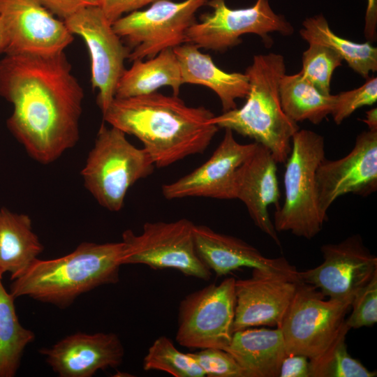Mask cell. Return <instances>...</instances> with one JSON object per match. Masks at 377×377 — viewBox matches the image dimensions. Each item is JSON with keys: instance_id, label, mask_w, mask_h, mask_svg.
Here are the masks:
<instances>
[{"instance_id": "7a4b0ae2", "label": "cell", "mask_w": 377, "mask_h": 377, "mask_svg": "<svg viewBox=\"0 0 377 377\" xmlns=\"http://www.w3.org/2000/svg\"><path fill=\"white\" fill-rule=\"evenodd\" d=\"M103 116L111 126L140 140L157 168L202 154L219 129L210 110L188 106L178 96L156 91L114 98Z\"/></svg>"}, {"instance_id": "9c48e42d", "label": "cell", "mask_w": 377, "mask_h": 377, "mask_svg": "<svg viewBox=\"0 0 377 377\" xmlns=\"http://www.w3.org/2000/svg\"><path fill=\"white\" fill-rule=\"evenodd\" d=\"M325 295L312 285L298 283L281 329L286 355L309 360L322 354L334 341L345 321L350 303Z\"/></svg>"}, {"instance_id": "2e32d148", "label": "cell", "mask_w": 377, "mask_h": 377, "mask_svg": "<svg viewBox=\"0 0 377 377\" xmlns=\"http://www.w3.org/2000/svg\"><path fill=\"white\" fill-rule=\"evenodd\" d=\"M257 144L239 143L233 131L226 128L223 140L210 158L190 173L163 185V195L167 200L188 197L235 199L237 171L253 154Z\"/></svg>"}, {"instance_id": "7c38bea8", "label": "cell", "mask_w": 377, "mask_h": 377, "mask_svg": "<svg viewBox=\"0 0 377 377\" xmlns=\"http://www.w3.org/2000/svg\"><path fill=\"white\" fill-rule=\"evenodd\" d=\"M68 30L84 40L91 59V82L98 90L102 113L115 96L131 50L114 31L100 6H86L64 20Z\"/></svg>"}, {"instance_id": "d4e9b609", "label": "cell", "mask_w": 377, "mask_h": 377, "mask_svg": "<svg viewBox=\"0 0 377 377\" xmlns=\"http://www.w3.org/2000/svg\"><path fill=\"white\" fill-rule=\"evenodd\" d=\"M302 25L300 34L304 40L332 49L362 77L367 79L371 72L376 71L377 48L370 42L357 43L337 36L322 14L306 18Z\"/></svg>"}, {"instance_id": "9a60e30c", "label": "cell", "mask_w": 377, "mask_h": 377, "mask_svg": "<svg viewBox=\"0 0 377 377\" xmlns=\"http://www.w3.org/2000/svg\"><path fill=\"white\" fill-rule=\"evenodd\" d=\"M8 45L5 54H53L64 52L73 34L37 0H0Z\"/></svg>"}, {"instance_id": "7402d4cb", "label": "cell", "mask_w": 377, "mask_h": 377, "mask_svg": "<svg viewBox=\"0 0 377 377\" xmlns=\"http://www.w3.org/2000/svg\"><path fill=\"white\" fill-rule=\"evenodd\" d=\"M242 367L246 377H279L287 355L280 328H246L232 333L225 350Z\"/></svg>"}, {"instance_id": "52a82bcc", "label": "cell", "mask_w": 377, "mask_h": 377, "mask_svg": "<svg viewBox=\"0 0 377 377\" xmlns=\"http://www.w3.org/2000/svg\"><path fill=\"white\" fill-rule=\"evenodd\" d=\"M209 0H157L112 24L115 33L131 50L128 59L152 58L160 52L186 43L187 30L197 22L195 14Z\"/></svg>"}, {"instance_id": "277c9868", "label": "cell", "mask_w": 377, "mask_h": 377, "mask_svg": "<svg viewBox=\"0 0 377 377\" xmlns=\"http://www.w3.org/2000/svg\"><path fill=\"white\" fill-rule=\"evenodd\" d=\"M286 71L282 55H255L245 71L249 82L246 103L240 108L214 116L212 121L219 128H229L265 146L276 163H286L293 136L299 130L297 123L286 114L281 105L279 88Z\"/></svg>"}, {"instance_id": "4dcf8cb0", "label": "cell", "mask_w": 377, "mask_h": 377, "mask_svg": "<svg viewBox=\"0 0 377 377\" xmlns=\"http://www.w3.org/2000/svg\"><path fill=\"white\" fill-rule=\"evenodd\" d=\"M377 101V78L371 77L358 88L335 95L331 112L335 124H340L361 107L371 105Z\"/></svg>"}, {"instance_id": "8992f818", "label": "cell", "mask_w": 377, "mask_h": 377, "mask_svg": "<svg viewBox=\"0 0 377 377\" xmlns=\"http://www.w3.org/2000/svg\"><path fill=\"white\" fill-rule=\"evenodd\" d=\"M155 168L146 151L132 145L125 133L102 124L81 175L86 188L100 205L119 212L128 189Z\"/></svg>"}, {"instance_id": "d6a6232c", "label": "cell", "mask_w": 377, "mask_h": 377, "mask_svg": "<svg viewBox=\"0 0 377 377\" xmlns=\"http://www.w3.org/2000/svg\"><path fill=\"white\" fill-rule=\"evenodd\" d=\"M352 312L346 320L350 329L370 327L377 322V273L353 297Z\"/></svg>"}, {"instance_id": "30bf717a", "label": "cell", "mask_w": 377, "mask_h": 377, "mask_svg": "<svg viewBox=\"0 0 377 377\" xmlns=\"http://www.w3.org/2000/svg\"><path fill=\"white\" fill-rule=\"evenodd\" d=\"M207 6L212 12L201 15L200 22L186 32V43L199 48L224 52L241 43L246 34L259 36L269 45L270 33L288 36L293 32L284 16L272 10L269 0H256L252 6L237 9L228 7L226 0H209Z\"/></svg>"}, {"instance_id": "8d00e7d4", "label": "cell", "mask_w": 377, "mask_h": 377, "mask_svg": "<svg viewBox=\"0 0 377 377\" xmlns=\"http://www.w3.org/2000/svg\"><path fill=\"white\" fill-rule=\"evenodd\" d=\"M377 0H367L364 33L369 42L376 38Z\"/></svg>"}, {"instance_id": "ffe728a7", "label": "cell", "mask_w": 377, "mask_h": 377, "mask_svg": "<svg viewBox=\"0 0 377 377\" xmlns=\"http://www.w3.org/2000/svg\"><path fill=\"white\" fill-rule=\"evenodd\" d=\"M276 163L270 151L258 143L253 154L237 171L235 199L245 205L254 224L281 246L268 212L271 205L276 209L280 206Z\"/></svg>"}, {"instance_id": "5b68a950", "label": "cell", "mask_w": 377, "mask_h": 377, "mask_svg": "<svg viewBox=\"0 0 377 377\" xmlns=\"http://www.w3.org/2000/svg\"><path fill=\"white\" fill-rule=\"evenodd\" d=\"M324 138L310 130H298L293 136L291 151L286 161L283 177L285 198L276 209V231L311 239L327 219L318 207L316 172L325 158Z\"/></svg>"}, {"instance_id": "44dd1931", "label": "cell", "mask_w": 377, "mask_h": 377, "mask_svg": "<svg viewBox=\"0 0 377 377\" xmlns=\"http://www.w3.org/2000/svg\"><path fill=\"white\" fill-rule=\"evenodd\" d=\"M184 84H200L212 89L219 98L223 112L237 108L236 100L246 98L249 91L246 73H228L219 68L209 54L185 43L174 49Z\"/></svg>"}, {"instance_id": "603a6c76", "label": "cell", "mask_w": 377, "mask_h": 377, "mask_svg": "<svg viewBox=\"0 0 377 377\" xmlns=\"http://www.w3.org/2000/svg\"><path fill=\"white\" fill-rule=\"evenodd\" d=\"M182 84L177 59L174 50L169 48L152 58L133 61L120 77L114 98L147 95L166 86L172 89L173 95L178 96Z\"/></svg>"}, {"instance_id": "3957f363", "label": "cell", "mask_w": 377, "mask_h": 377, "mask_svg": "<svg viewBox=\"0 0 377 377\" xmlns=\"http://www.w3.org/2000/svg\"><path fill=\"white\" fill-rule=\"evenodd\" d=\"M124 249L122 241L83 242L62 257L37 258L13 280L10 293L66 308L80 295L119 281Z\"/></svg>"}, {"instance_id": "6da1fadb", "label": "cell", "mask_w": 377, "mask_h": 377, "mask_svg": "<svg viewBox=\"0 0 377 377\" xmlns=\"http://www.w3.org/2000/svg\"><path fill=\"white\" fill-rule=\"evenodd\" d=\"M0 96L13 106L9 131L35 161L52 163L77 142L84 91L64 52L5 54Z\"/></svg>"}, {"instance_id": "cb8c5ba5", "label": "cell", "mask_w": 377, "mask_h": 377, "mask_svg": "<svg viewBox=\"0 0 377 377\" xmlns=\"http://www.w3.org/2000/svg\"><path fill=\"white\" fill-rule=\"evenodd\" d=\"M30 217L0 208V272L18 277L43 252Z\"/></svg>"}, {"instance_id": "d6986e66", "label": "cell", "mask_w": 377, "mask_h": 377, "mask_svg": "<svg viewBox=\"0 0 377 377\" xmlns=\"http://www.w3.org/2000/svg\"><path fill=\"white\" fill-rule=\"evenodd\" d=\"M193 235L199 258L219 276L241 267H249L286 275L302 281L300 272L283 257H265L242 239L217 232L203 225H195Z\"/></svg>"}, {"instance_id": "e0dca14e", "label": "cell", "mask_w": 377, "mask_h": 377, "mask_svg": "<svg viewBox=\"0 0 377 377\" xmlns=\"http://www.w3.org/2000/svg\"><path fill=\"white\" fill-rule=\"evenodd\" d=\"M299 282L258 269H253L249 279L235 280L232 332L263 325L279 327Z\"/></svg>"}, {"instance_id": "f35d334b", "label": "cell", "mask_w": 377, "mask_h": 377, "mask_svg": "<svg viewBox=\"0 0 377 377\" xmlns=\"http://www.w3.org/2000/svg\"><path fill=\"white\" fill-rule=\"evenodd\" d=\"M369 130L377 131V109L372 108L366 112V117L362 120Z\"/></svg>"}, {"instance_id": "74e56055", "label": "cell", "mask_w": 377, "mask_h": 377, "mask_svg": "<svg viewBox=\"0 0 377 377\" xmlns=\"http://www.w3.org/2000/svg\"><path fill=\"white\" fill-rule=\"evenodd\" d=\"M8 32L5 19L0 16V54H5L8 45Z\"/></svg>"}, {"instance_id": "f1b7e54d", "label": "cell", "mask_w": 377, "mask_h": 377, "mask_svg": "<svg viewBox=\"0 0 377 377\" xmlns=\"http://www.w3.org/2000/svg\"><path fill=\"white\" fill-rule=\"evenodd\" d=\"M145 371H161L175 377H204L203 370L188 355L179 350L165 336L158 337L143 359Z\"/></svg>"}, {"instance_id": "4316f807", "label": "cell", "mask_w": 377, "mask_h": 377, "mask_svg": "<svg viewBox=\"0 0 377 377\" xmlns=\"http://www.w3.org/2000/svg\"><path fill=\"white\" fill-rule=\"evenodd\" d=\"M0 272V377H13L19 369L25 348L34 341L35 334L20 323L15 297L6 291Z\"/></svg>"}, {"instance_id": "ba28073f", "label": "cell", "mask_w": 377, "mask_h": 377, "mask_svg": "<svg viewBox=\"0 0 377 377\" xmlns=\"http://www.w3.org/2000/svg\"><path fill=\"white\" fill-rule=\"evenodd\" d=\"M195 224L186 219L175 221L147 222L137 235L122 234V265L141 264L154 269H172L184 275L208 281L212 272L199 258L195 246Z\"/></svg>"}, {"instance_id": "e575fe53", "label": "cell", "mask_w": 377, "mask_h": 377, "mask_svg": "<svg viewBox=\"0 0 377 377\" xmlns=\"http://www.w3.org/2000/svg\"><path fill=\"white\" fill-rule=\"evenodd\" d=\"M54 15L66 20L89 6L100 5L101 0H37Z\"/></svg>"}, {"instance_id": "4fadbf2b", "label": "cell", "mask_w": 377, "mask_h": 377, "mask_svg": "<svg viewBox=\"0 0 377 377\" xmlns=\"http://www.w3.org/2000/svg\"><path fill=\"white\" fill-rule=\"evenodd\" d=\"M323 261L300 272V280L330 299L351 303L355 295L377 273V258L364 246L360 235L321 246Z\"/></svg>"}, {"instance_id": "836d02e7", "label": "cell", "mask_w": 377, "mask_h": 377, "mask_svg": "<svg viewBox=\"0 0 377 377\" xmlns=\"http://www.w3.org/2000/svg\"><path fill=\"white\" fill-rule=\"evenodd\" d=\"M157 0H101L100 7L112 24L124 14L140 9Z\"/></svg>"}, {"instance_id": "1f68e13d", "label": "cell", "mask_w": 377, "mask_h": 377, "mask_svg": "<svg viewBox=\"0 0 377 377\" xmlns=\"http://www.w3.org/2000/svg\"><path fill=\"white\" fill-rule=\"evenodd\" d=\"M209 377H246V374L234 357L216 348H206L198 352L188 353Z\"/></svg>"}, {"instance_id": "484cf974", "label": "cell", "mask_w": 377, "mask_h": 377, "mask_svg": "<svg viewBox=\"0 0 377 377\" xmlns=\"http://www.w3.org/2000/svg\"><path fill=\"white\" fill-rule=\"evenodd\" d=\"M279 91L283 112L296 123L307 120L318 124L331 114L335 95L322 94L300 73L283 75Z\"/></svg>"}, {"instance_id": "5bb4252c", "label": "cell", "mask_w": 377, "mask_h": 377, "mask_svg": "<svg viewBox=\"0 0 377 377\" xmlns=\"http://www.w3.org/2000/svg\"><path fill=\"white\" fill-rule=\"evenodd\" d=\"M318 204L327 216L332 204L340 196L353 193L368 196L377 190V131L360 133L355 146L344 157L325 158L316 172Z\"/></svg>"}, {"instance_id": "d590c367", "label": "cell", "mask_w": 377, "mask_h": 377, "mask_svg": "<svg viewBox=\"0 0 377 377\" xmlns=\"http://www.w3.org/2000/svg\"><path fill=\"white\" fill-rule=\"evenodd\" d=\"M279 377H311L309 359L302 355H287L281 362Z\"/></svg>"}, {"instance_id": "83f0119b", "label": "cell", "mask_w": 377, "mask_h": 377, "mask_svg": "<svg viewBox=\"0 0 377 377\" xmlns=\"http://www.w3.org/2000/svg\"><path fill=\"white\" fill-rule=\"evenodd\" d=\"M348 331L344 323L332 344L322 354L309 360L311 377L376 376V371H369L348 353L345 341Z\"/></svg>"}, {"instance_id": "ac0fdd59", "label": "cell", "mask_w": 377, "mask_h": 377, "mask_svg": "<svg viewBox=\"0 0 377 377\" xmlns=\"http://www.w3.org/2000/svg\"><path fill=\"white\" fill-rule=\"evenodd\" d=\"M40 353L61 377H91L100 370L119 367L124 348L114 333L78 332L66 336Z\"/></svg>"}, {"instance_id": "f546056e", "label": "cell", "mask_w": 377, "mask_h": 377, "mask_svg": "<svg viewBox=\"0 0 377 377\" xmlns=\"http://www.w3.org/2000/svg\"><path fill=\"white\" fill-rule=\"evenodd\" d=\"M309 45V48L302 53V67L299 73L320 92L330 95L333 72L341 66L343 59L326 46Z\"/></svg>"}, {"instance_id": "8fae6325", "label": "cell", "mask_w": 377, "mask_h": 377, "mask_svg": "<svg viewBox=\"0 0 377 377\" xmlns=\"http://www.w3.org/2000/svg\"><path fill=\"white\" fill-rule=\"evenodd\" d=\"M235 279L229 277L186 296L179 308L176 341L190 349L226 350L232 336Z\"/></svg>"}]
</instances>
